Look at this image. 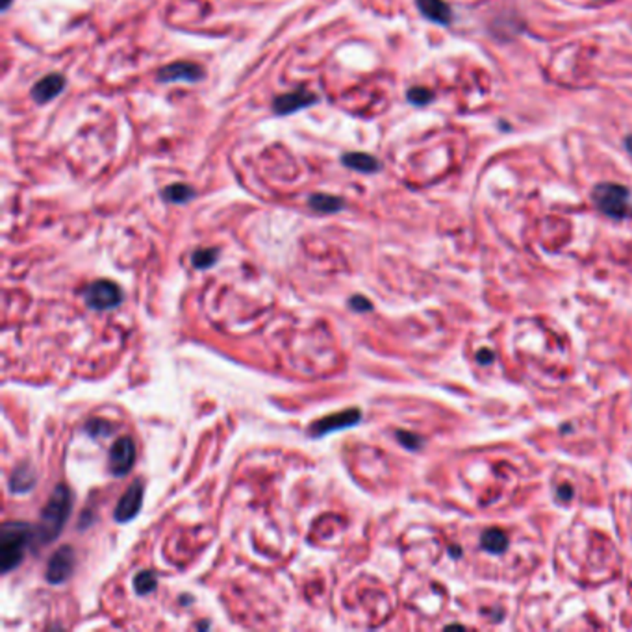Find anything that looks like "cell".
<instances>
[{
	"instance_id": "26",
	"label": "cell",
	"mask_w": 632,
	"mask_h": 632,
	"mask_svg": "<svg viewBox=\"0 0 632 632\" xmlns=\"http://www.w3.org/2000/svg\"><path fill=\"white\" fill-rule=\"evenodd\" d=\"M12 2H13V0H2V10H4V12H6L8 8L12 6Z\"/></svg>"
},
{
	"instance_id": "14",
	"label": "cell",
	"mask_w": 632,
	"mask_h": 632,
	"mask_svg": "<svg viewBox=\"0 0 632 632\" xmlns=\"http://www.w3.org/2000/svg\"><path fill=\"white\" fill-rule=\"evenodd\" d=\"M308 206L317 214H338L345 208L343 198L327 193H314L308 197Z\"/></svg>"
},
{
	"instance_id": "16",
	"label": "cell",
	"mask_w": 632,
	"mask_h": 632,
	"mask_svg": "<svg viewBox=\"0 0 632 632\" xmlns=\"http://www.w3.org/2000/svg\"><path fill=\"white\" fill-rule=\"evenodd\" d=\"M162 197L169 204H186L195 198V189L187 184H171L162 191Z\"/></svg>"
},
{
	"instance_id": "27",
	"label": "cell",
	"mask_w": 632,
	"mask_h": 632,
	"mask_svg": "<svg viewBox=\"0 0 632 632\" xmlns=\"http://www.w3.org/2000/svg\"><path fill=\"white\" fill-rule=\"evenodd\" d=\"M560 493H562V497H565V499H567V497H570V488H562V490H560Z\"/></svg>"
},
{
	"instance_id": "23",
	"label": "cell",
	"mask_w": 632,
	"mask_h": 632,
	"mask_svg": "<svg viewBox=\"0 0 632 632\" xmlns=\"http://www.w3.org/2000/svg\"><path fill=\"white\" fill-rule=\"evenodd\" d=\"M349 305H350V308L356 311H369L373 308L371 302H369L367 299H364V297H360V295L352 297V299L349 300Z\"/></svg>"
},
{
	"instance_id": "21",
	"label": "cell",
	"mask_w": 632,
	"mask_h": 632,
	"mask_svg": "<svg viewBox=\"0 0 632 632\" xmlns=\"http://www.w3.org/2000/svg\"><path fill=\"white\" fill-rule=\"evenodd\" d=\"M407 99L413 106H425L432 101V93L425 87H410L407 93Z\"/></svg>"
},
{
	"instance_id": "6",
	"label": "cell",
	"mask_w": 632,
	"mask_h": 632,
	"mask_svg": "<svg viewBox=\"0 0 632 632\" xmlns=\"http://www.w3.org/2000/svg\"><path fill=\"white\" fill-rule=\"evenodd\" d=\"M85 302L91 310H112L123 302V293L110 280H96L85 289Z\"/></svg>"
},
{
	"instance_id": "1",
	"label": "cell",
	"mask_w": 632,
	"mask_h": 632,
	"mask_svg": "<svg viewBox=\"0 0 632 632\" xmlns=\"http://www.w3.org/2000/svg\"><path fill=\"white\" fill-rule=\"evenodd\" d=\"M73 509V497L71 490L65 484H58L49 497V502L41 512V520L35 527V542L37 543H52L60 534L63 527L67 523L69 515Z\"/></svg>"
},
{
	"instance_id": "12",
	"label": "cell",
	"mask_w": 632,
	"mask_h": 632,
	"mask_svg": "<svg viewBox=\"0 0 632 632\" xmlns=\"http://www.w3.org/2000/svg\"><path fill=\"white\" fill-rule=\"evenodd\" d=\"M339 162H341V165L347 167V169L361 173V175H375V173H378V171L382 169L380 160L367 153H345L341 154Z\"/></svg>"
},
{
	"instance_id": "7",
	"label": "cell",
	"mask_w": 632,
	"mask_h": 632,
	"mask_svg": "<svg viewBox=\"0 0 632 632\" xmlns=\"http://www.w3.org/2000/svg\"><path fill=\"white\" fill-rule=\"evenodd\" d=\"M136 462V445L134 440L124 436L117 440L110 449V458H108V466L113 477H124L130 473L132 466Z\"/></svg>"
},
{
	"instance_id": "11",
	"label": "cell",
	"mask_w": 632,
	"mask_h": 632,
	"mask_svg": "<svg viewBox=\"0 0 632 632\" xmlns=\"http://www.w3.org/2000/svg\"><path fill=\"white\" fill-rule=\"evenodd\" d=\"M143 504V484L142 480H137L136 484H132L128 490L124 491V495L119 499L117 506H115V521L119 523H128L139 514Z\"/></svg>"
},
{
	"instance_id": "17",
	"label": "cell",
	"mask_w": 632,
	"mask_h": 632,
	"mask_svg": "<svg viewBox=\"0 0 632 632\" xmlns=\"http://www.w3.org/2000/svg\"><path fill=\"white\" fill-rule=\"evenodd\" d=\"M480 542H482V547H484L488 553L499 554L509 547V536L502 531H499V529H488V531L482 534V538H480Z\"/></svg>"
},
{
	"instance_id": "10",
	"label": "cell",
	"mask_w": 632,
	"mask_h": 632,
	"mask_svg": "<svg viewBox=\"0 0 632 632\" xmlns=\"http://www.w3.org/2000/svg\"><path fill=\"white\" fill-rule=\"evenodd\" d=\"M65 85H67V78L63 76L62 73H51L43 76L41 80H37L34 85H32V89H30V96H32V101L35 104H49L52 102L56 96L62 95V91L65 89Z\"/></svg>"
},
{
	"instance_id": "9",
	"label": "cell",
	"mask_w": 632,
	"mask_h": 632,
	"mask_svg": "<svg viewBox=\"0 0 632 632\" xmlns=\"http://www.w3.org/2000/svg\"><path fill=\"white\" fill-rule=\"evenodd\" d=\"M74 570V551L69 545H63L54 551L46 564V581L51 584H63L69 581Z\"/></svg>"
},
{
	"instance_id": "22",
	"label": "cell",
	"mask_w": 632,
	"mask_h": 632,
	"mask_svg": "<svg viewBox=\"0 0 632 632\" xmlns=\"http://www.w3.org/2000/svg\"><path fill=\"white\" fill-rule=\"evenodd\" d=\"M397 438L401 441L402 445L408 447V449H418L421 445V440H419L418 436L410 434V432H397Z\"/></svg>"
},
{
	"instance_id": "4",
	"label": "cell",
	"mask_w": 632,
	"mask_h": 632,
	"mask_svg": "<svg viewBox=\"0 0 632 632\" xmlns=\"http://www.w3.org/2000/svg\"><path fill=\"white\" fill-rule=\"evenodd\" d=\"M319 102V96L311 91L299 87V89L289 91V93H280L273 99V113L278 117H286V115H293L297 112H302L306 108L314 106Z\"/></svg>"
},
{
	"instance_id": "13",
	"label": "cell",
	"mask_w": 632,
	"mask_h": 632,
	"mask_svg": "<svg viewBox=\"0 0 632 632\" xmlns=\"http://www.w3.org/2000/svg\"><path fill=\"white\" fill-rule=\"evenodd\" d=\"M418 10L421 12L425 19H429L432 23L449 24L451 23V8L447 6L443 0H416Z\"/></svg>"
},
{
	"instance_id": "24",
	"label": "cell",
	"mask_w": 632,
	"mask_h": 632,
	"mask_svg": "<svg viewBox=\"0 0 632 632\" xmlns=\"http://www.w3.org/2000/svg\"><path fill=\"white\" fill-rule=\"evenodd\" d=\"M491 360H493V355H491V352H484V355L480 352L479 355V361H482V364H490Z\"/></svg>"
},
{
	"instance_id": "2",
	"label": "cell",
	"mask_w": 632,
	"mask_h": 632,
	"mask_svg": "<svg viewBox=\"0 0 632 632\" xmlns=\"http://www.w3.org/2000/svg\"><path fill=\"white\" fill-rule=\"evenodd\" d=\"M32 536L35 532L32 527L23 521H8L2 525L0 531V560H2V571L10 573L15 570L24 558V553L28 549Z\"/></svg>"
},
{
	"instance_id": "3",
	"label": "cell",
	"mask_w": 632,
	"mask_h": 632,
	"mask_svg": "<svg viewBox=\"0 0 632 632\" xmlns=\"http://www.w3.org/2000/svg\"><path fill=\"white\" fill-rule=\"evenodd\" d=\"M593 203L599 212L614 219H621L629 214V191L617 184H599L593 189Z\"/></svg>"
},
{
	"instance_id": "8",
	"label": "cell",
	"mask_w": 632,
	"mask_h": 632,
	"mask_svg": "<svg viewBox=\"0 0 632 632\" xmlns=\"http://www.w3.org/2000/svg\"><path fill=\"white\" fill-rule=\"evenodd\" d=\"M361 413L358 408H349V410H345V412H338V413H330L327 418L319 419L316 423L311 425L310 434L314 438H321V436H327L330 432H336V430H343V429H350V427H355L356 423H360Z\"/></svg>"
},
{
	"instance_id": "25",
	"label": "cell",
	"mask_w": 632,
	"mask_h": 632,
	"mask_svg": "<svg viewBox=\"0 0 632 632\" xmlns=\"http://www.w3.org/2000/svg\"><path fill=\"white\" fill-rule=\"evenodd\" d=\"M625 145H626V151H629V153H631V154H632V136H629V137H626Z\"/></svg>"
},
{
	"instance_id": "18",
	"label": "cell",
	"mask_w": 632,
	"mask_h": 632,
	"mask_svg": "<svg viewBox=\"0 0 632 632\" xmlns=\"http://www.w3.org/2000/svg\"><path fill=\"white\" fill-rule=\"evenodd\" d=\"M219 258V248H198L191 256V264L197 269H208L215 266V262Z\"/></svg>"
},
{
	"instance_id": "19",
	"label": "cell",
	"mask_w": 632,
	"mask_h": 632,
	"mask_svg": "<svg viewBox=\"0 0 632 632\" xmlns=\"http://www.w3.org/2000/svg\"><path fill=\"white\" fill-rule=\"evenodd\" d=\"M156 586H158V579L153 571H142L134 579V588H136L137 595H148L156 590Z\"/></svg>"
},
{
	"instance_id": "20",
	"label": "cell",
	"mask_w": 632,
	"mask_h": 632,
	"mask_svg": "<svg viewBox=\"0 0 632 632\" xmlns=\"http://www.w3.org/2000/svg\"><path fill=\"white\" fill-rule=\"evenodd\" d=\"M85 432L91 436V438H106V436L113 434V425L106 419L101 418H93L89 419L87 423H85Z\"/></svg>"
},
{
	"instance_id": "5",
	"label": "cell",
	"mask_w": 632,
	"mask_h": 632,
	"mask_svg": "<svg viewBox=\"0 0 632 632\" xmlns=\"http://www.w3.org/2000/svg\"><path fill=\"white\" fill-rule=\"evenodd\" d=\"M206 76V71L200 63L195 62H173L169 65H164L156 73V80L160 84H176V82H186V84H193V82H200Z\"/></svg>"
},
{
	"instance_id": "15",
	"label": "cell",
	"mask_w": 632,
	"mask_h": 632,
	"mask_svg": "<svg viewBox=\"0 0 632 632\" xmlns=\"http://www.w3.org/2000/svg\"><path fill=\"white\" fill-rule=\"evenodd\" d=\"M35 475L32 471V468L28 466H19L17 469H13L12 477H10V490L13 493H26L28 490L34 488Z\"/></svg>"
}]
</instances>
